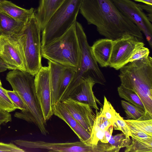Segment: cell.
<instances>
[{"mask_svg": "<svg viewBox=\"0 0 152 152\" xmlns=\"http://www.w3.org/2000/svg\"><path fill=\"white\" fill-rule=\"evenodd\" d=\"M80 11L88 23L96 26L99 33L105 38L114 40L129 34L140 40L143 39L138 27L111 0H82Z\"/></svg>", "mask_w": 152, "mask_h": 152, "instance_id": "obj_1", "label": "cell"}, {"mask_svg": "<svg viewBox=\"0 0 152 152\" xmlns=\"http://www.w3.org/2000/svg\"><path fill=\"white\" fill-rule=\"evenodd\" d=\"M119 70L121 85L136 93L146 112L152 115V58L129 62Z\"/></svg>", "mask_w": 152, "mask_h": 152, "instance_id": "obj_2", "label": "cell"}, {"mask_svg": "<svg viewBox=\"0 0 152 152\" xmlns=\"http://www.w3.org/2000/svg\"><path fill=\"white\" fill-rule=\"evenodd\" d=\"M34 76L27 72L18 69L8 72L6 79L13 91L21 98L27 110L26 113L20 118L38 128L41 133L46 136L48 132L36 95Z\"/></svg>", "mask_w": 152, "mask_h": 152, "instance_id": "obj_3", "label": "cell"}, {"mask_svg": "<svg viewBox=\"0 0 152 152\" xmlns=\"http://www.w3.org/2000/svg\"><path fill=\"white\" fill-rule=\"evenodd\" d=\"M75 22L61 36L41 47V50L42 56L49 61L76 71L80 64L81 52Z\"/></svg>", "mask_w": 152, "mask_h": 152, "instance_id": "obj_4", "label": "cell"}, {"mask_svg": "<svg viewBox=\"0 0 152 152\" xmlns=\"http://www.w3.org/2000/svg\"><path fill=\"white\" fill-rule=\"evenodd\" d=\"M75 26L81 52V59L79 67L67 87V90L70 92L72 91L81 83L89 78L95 83L104 85L106 82L104 77L93 56L81 24L76 21Z\"/></svg>", "mask_w": 152, "mask_h": 152, "instance_id": "obj_5", "label": "cell"}, {"mask_svg": "<svg viewBox=\"0 0 152 152\" xmlns=\"http://www.w3.org/2000/svg\"><path fill=\"white\" fill-rule=\"evenodd\" d=\"M82 0H65L53 14L42 31L41 47L64 34L76 21Z\"/></svg>", "mask_w": 152, "mask_h": 152, "instance_id": "obj_6", "label": "cell"}, {"mask_svg": "<svg viewBox=\"0 0 152 152\" xmlns=\"http://www.w3.org/2000/svg\"><path fill=\"white\" fill-rule=\"evenodd\" d=\"M40 25L34 13L17 35L22 46L27 71L34 76L42 67Z\"/></svg>", "mask_w": 152, "mask_h": 152, "instance_id": "obj_7", "label": "cell"}, {"mask_svg": "<svg viewBox=\"0 0 152 152\" xmlns=\"http://www.w3.org/2000/svg\"><path fill=\"white\" fill-rule=\"evenodd\" d=\"M140 40L129 34H124L113 40L109 66L118 70L129 63L134 53L144 46V43Z\"/></svg>", "mask_w": 152, "mask_h": 152, "instance_id": "obj_8", "label": "cell"}, {"mask_svg": "<svg viewBox=\"0 0 152 152\" xmlns=\"http://www.w3.org/2000/svg\"><path fill=\"white\" fill-rule=\"evenodd\" d=\"M16 144L27 148L46 149L48 152H102L101 145H88L82 141L64 143L48 142L42 141H30L17 140L12 141Z\"/></svg>", "mask_w": 152, "mask_h": 152, "instance_id": "obj_9", "label": "cell"}, {"mask_svg": "<svg viewBox=\"0 0 152 152\" xmlns=\"http://www.w3.org/2000/svg\"><path fill=\"white\" fill-rule=\"evenodd\" d=\"M0 57L10 69L27 71L22 48L17 36L0 35Z\"/></svg>", "mask_w": 152, "mask_h": 152, "instance_id": "obj_10", "label": "cell"}, {"mask_svg": "<svg viewBox=\"0 0 152 152\" xmlns=\"http://www.w3.org/2000/svg\"><path fill=\"white\" fill-rule=\"evenodd\" d=\"M123 15L133 22L144 34L152 47V25L138 4L130 0H111Z\"/></svg>", "mask_w": 152, "mask_h": 152, "instance_id": "obj_11", "label": "cell"}, {"mask_svg": "<svg viewBox=\"0 0 152 152\" xmlns=\"http://www.w3.org/2000/svg\"><path fill=\"white\" fill-rule=\"evenodd\" d=\"M35 91L42 114L46 122L53 115L50 69L42 66L35 76Z\"/></svg>", "mask_w": 152, "mask_h": 152, "instance_id": "obj_12", "label": "cell"}, {"mask_svg": "<svg viewBox=\"0 0 152 152\" xmlns=\"http://www.w3.org/2000/svg\"><path fill=\"white\" fill-rule=\"evenodd\" d=\"M72 116L91 135L96 117L88 104L69 97L62 102Z\"/></svg>", "mask_w": 152, "mask_h": 152, "instance_id": "obj_13", "label": "cell"}, {"mask_svg": "<svg viewBox=\"0 0 152 152\" xmlns=\"http://www.w3.org/2000/svg\"><path fill=\"white\" fill-rule=\"evenodd\" d=\"M52 107L53 115L65 122L77 136L80 141L87 144L90 134L72 116L64 104L62 102H58Z\"/></svg>", "mask_w": 152, "mask_h": 152, "instance_id": "obj_14", "label": "cell"}, {"mask_svg": "<svg viewBox=\"0 0 152 152\" xmlns=\"http://www.w3.org/2000/svg\"><path fill=\"white\" fill-rule=\"evenodd\" d=\"M95 83L90 78L85 80L75 88L69 97L87 104L92 108L99 110L97 103L100 105L102 104L96 98L93 91V87Z\"/></svg>", "mask_w": 152, "mask_h": 152, "instance_id": "obj_15", "label": "cell"}, {"mask_svg": "<svg viewBox=\"0 0 152 152\" xmlns=\"http://www.w3.org/2000/svg\"><path fill=\"white\" fill-rule=\"evenodd\" d=\"M113 40L105 38L98 39L91 47L93 56L97 63L102 67L109 66Z\"/></svg>", "mask_w": 152, "mask_h": 152, "instance_id": "obj_16", "label": "cell"}, {"mask_svg": "<svg viewBox=\"0 0 152 152\" xmlns=\"http://www.w3.org/2000/svg\"><path fill=\"white\" fill-rule=\"evenodd\" d=\"M65 0H40L34 14L42 31L53 14Z\"/></svg>", "mask_w": 152, "mask_h": 152, "instance_id": "obj_17", "label": "cell"}, {"mask_svg": "<svg viewBox=\"0 0 152 152\" xmlns=\"http://www.w3.org/2000/svg\"><path fill=\"white\" fill-rule=\"evenodd\" d=\"M33 8L26 9L19 7L6 0L0 3V12L8 15L15 20L26 23L34 12Z\"/></svg>", "mask_w": 152, "mask_h": 152, "instance_id": "obj_18", "label": "cell"}, {"mask_svg": "<svg viewBox=\"0 0 152 152\" xmlns=\"http://www.w3.org/2000/svg\"><path fill=\"white\" fill-rule=\"evenodd\" d=\"M26 23L16 20L0 12V35L17 36L22 33Z\"/></svg>", "mask_w": 152, "mask_h": 152, "instance_id": "obj_19", "label": "cell"}, {"mask_svg": "<svg viewBox=\"0 0 152 152\" xmlns=\"http://www.w3.org/2000/svg\"><path fill=\"white\" fill-rule=\"evenodd\" d=\"M50 83L51 90L52 104L57 103L58 91L64 72L66 67L49 61Z\"/></svg>", "mask_w": 152, "mask_h": 152, "instance_id": "obj_20", "label": "cell"}, {"mask_svg": "<svg viewBox=\"0 0 152 152\" xmlns=\"http://www.w3.org/2000/svg\"><path fill=\"white\" fill-rule=\"evenodd\" d=\"M132 137L131 143L126 147L125 152H152V139H140Z\"/></svg>", "mask_w": 152, "mask_h": 152, "instance_id": "obj_21", "label": "cell"}, {"mask_svg": "<svg viewBox=\"0 0 152 152\" xmlns=\"http://www.w3.org/2000/svg\"><path fill=\"white\" fill-rule=\"evenodd\" d=\"M117 91L121 98L124 99L137 107L146 111L140 99L134 92L121 84L118 88Z\"/></svg>", "mask_w": 152, "mask_h": 152, "instance_id": "obj_22", "label": "cell"}, {"mask_svg": "<svg viewBox=\"0 0 152 152\" xmlns=\"http://www.w3.org/2000/svg\"><path fill=\"white\" fill-rule=\"evenodd\" d=\"M132 142L130 137L123 132L114 136L112 135L107 143L109 152H118L121 148L126 147Z\"/></svg>", "mask_w": 152, "mask_h": 152, "instance_id": "obj_23", "label": "cell"}, {"mask_svg": "<svg viewBox=\"0 0 152 152\" xmlns=\"http://www.w3.org/2000/svg\"><path fill=\"white\" fill-rule=\"evenodd\" d=\"M145 133L152 136V115L145 112L137 120H124Z\"/></svg>", "mask_w": 152, "mask_h": 152, "instance_id": "obj_24", "label": "cell"}, {"mask_svg": "<svg viewBox=\"0 0 152 152\" xmlns=\"http://www.w3.org/2000/svg\"><path fill=\"white\" fill-rule=\"evenodd\" d=\"M76 72L75 69L72 68L66 67L65 68L63 75L58 91L57 103L61 102L63 95Z\"/></svg>", "mask_w": 152, "mask_h": 152, "instance_id": "obj_25", "label": "cell"}, {"mask_svg": "<svg viewBox=\"0 0 152 152\" xmlns=\"http://www.w3.org/2000/svg\"><path fill=\"white\" fill-rule=\"evenodd\" d=\"M6 92L7 95L15 107L17 109L21 110V112H16L14 115L15 117L20 119L27 111L26 109L23 101L20 96L15 91L6 90Z\"/></svg>", "mask_w": 152, "mask_h": 152, "instance_id": "obj_26", "label": "cell"}, {"mask_svg": "<svg viewBox=\"0 0 152 152\" xmlns=\"http://www.w3.org/2000/svg\"><path fill=\"white\" fill-rule=\"evenodd\" d=\"M121 102V105L124 110L126 115L129 119L137 120L142 116L146 112L128 102L122 100Z\"/></svg>", "mask_w": 152, "mask_h": 152, "instance_id": "obj_27", "label": "cell"}, {"mask_svg": "<svg viewBox=\"0 0 152 152\" xmlns=\"http://www.w3.org/2000/svg\"><path fill=\"white\" fill-rule=\"evenodd\" d=\"M0 109L8 113L17 109L7 95L6 90L0 86Z\"/></svg>", "mask_w": 152, "mask_h": 152, "instance_id": "obj_28", "label": "cell"}, {"mask_svg": "<svg viewBox=\"0 0 152 152\" xmlns=\"http://www.w3.org/2000/svg\"><path fill=\"white\" fill-rule=\"evenodd\" d=\"M116 111L111 103L108 101L105 96H104V104L100 111L99 112L100 115L107 118L112 123L115 118Z\"/></svg>", "mask_w": 152, "mask_h": 152, "instance_id": "obj_29", "label": "cell"}, {"mask_svg": "<svg viewBox=\"0 0 152 152\" xmlns=\"http://www.w3.org/2000/svg\"><path fill=\"white\" fill-rule=\"evenodd\" d=\"M115 116L113 123V129L121 131L128 137H132V136L130 131L124 120L116 112Z\"/></svg>", "mask_w": 152, "mask_h": 152, "instance_id": "obj_30", "label": "cell"}, {"mask_svg": "<svg viewBox=\"0 0 152 152\" xmlns=\"http://www.w3.org/2000/svg\"><path fill=\"white\" fill-rule=\"evenodd\" d=\"M125 122L130 131L132 137L140 139H152V136L143 132L130 123L126 121Z\"/></svg>", "mask_w": 152, "mask_h": 152, "instance_id": "obj_31", "label": "cell"}, {"mask_svg": "<svg viewBox=\"0 0 152 152\" xmlns=\"http://www.w3.org/2000/svg\"><path fill=\"white\" fill-rule=\"evenodd\" d=\"M24 150L12 142L5 143L0 142V152H24Z\"/></svg>", "mask_w": 152, "mask_h": 152, "instance_id": "obj_32", "label": "cell"}, {"mask_svg": "<svg viewBox=\"0 0 152 152\" xmlns=\"http://www.w3.org/2000/svg\"><path fill=\"white\" fill-rule=\"evenodd\" d=\"M149 49L147 48L142 46L138 49L130 59L129 62L140 59L149 56Z\"/></svg>", "mask_w": 152, "mask_h": 152, "instance_id": "obj_33", "label": "cell"}, {"mask_svg": "<svg viewBox=\"0 0 152 152\" xmlns=\"http://www.w3.org/2000/svg\"><path fill=\"white\" fill-rule=\"evenodd\" d=\"M113 129L112 125L109 127L105 131L104 136L100 141L101 142L105 143H107L108 142L112 135Z\"/></svg>", "mask_w": 152, "mask_h": 152, "instance_id": "obj_34", "label": "cell"}, {"mask_svg": "<svg viewBox=\"0 0 152 152\" xmlns=\"http://www.w3.org/2000/svg\"><path fill=\"white\" fill-rule=\"evenodd\" d=\"M139 5L142 10H145L148 13L147 16L149 20L151 22L152 21V5L147 4H138Z\"/></svg>", "mask_w": 152, "mask_h": 152, "instance_id": "obj_35", "label": "cell"}, {"mask_svg": "<svg viewBox=\"0 0 152 152\" xmlns=\"http://www.w3.org/2000/svg\"><path fill=\"white\" fill-rule=\"evenodd\" d=\"M8 69H10V67L3 59L0 57V72H3Z\"/></svg>", "mask_w": 152, "mask_h": 152, "instance_id": "obj_36", "label": "cell"}, {"mask_svg": "<svg viewBox=\"0 0 152 152\" xmlns=\"http://www.w3.org/2000/svg\"><path fill=\"white\" fill-rule=\"evenodd\" d=\"M134 1L143 3L145 4L152 5V0H134Z\"/></svg>", "mask_w": 152, "mask_h": 152, "instance_id": "obj_37", "label": "cell"}, {"mask_svg": "<svg viewBox=\"0 0 152 152\" xmlns=\"http://www.w3.org/2000/svg\"><path fill=\"white\" fill-rule=\"evenodd\" d=\"M6 0H0V3L6 1Z\"/></svg>", "mask_w": 152, "mask_h": 152, "instance_id": "obj_38", "label": "cell"}, {"mask_svg": "<svg viewBox=\"0 0 152 152\" xmlns=\"http://www.w3.org/2000/svg\"><path fill=\"white\" fill-rule=\"evenodd\" d=\"M0 86H2V84L1 82V80H0Z\"/></svg>", "mask_w": 152, "mask_h": 152, "instance_id": "obj_39", "label": "cell"}, {"mask_svg": "<svg viewBox=\"0 0 152 152\" xmlns=\"http://www.w3.org/2000/svg\"><path fill=\"white\" fill-rule=\"evenodd\" d=\"M1 124H0V131L1 129Z\"/></svg>", "mask_w": 152, "mask_h": 152, "instance_id": "obj_40", "label": "cell"}, {"mask_svg": "<svg viewBox=\"0 0 152 152\" xmlns=\"http://www.w3.org/2000/svg\"><path fill=\"white\" fill-rule=\"evenodd\" d=\"M0 110H1V109H0Z\"/></svg>", "mask_w": 152, "mask_h": 152, "instance_id": "obj_41", "label": "cell"}, {"mask_svg": "<svg viewBox=\"0 0 152 152\" xmlns=\"http://www.w3.org/2000/svg\"></svg>", "mask_w": 152, "mask_h": 152, "instance_id": "obj_42", "label": "cell"}]
</instances>
